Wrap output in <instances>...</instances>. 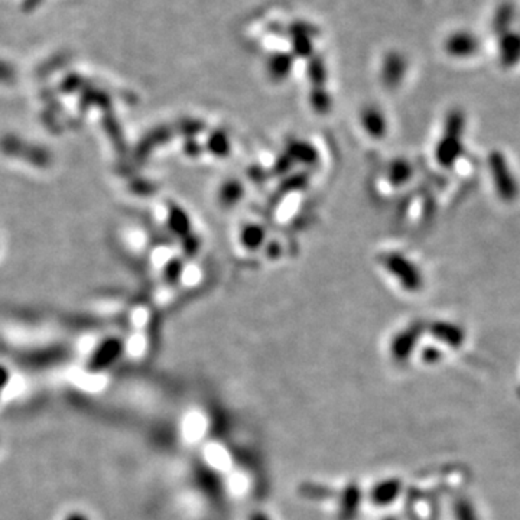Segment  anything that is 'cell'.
I'll return each instance as SVG.
<instances>
[{"instance_id":"52a82bcc","label":"cell","mask_w":520,"mask_h":520,"mask_svg":"<svg viewBox=\"0 0 520 520\" xmlns=\"http://www.w3.org/2000/svg\"><path fill=\"white\" fill-rule=\"evenodd\" d=\"M262 237H263L262 229L256 225H252V226H246L241 230L240 241L241 244H244V247H247V249H258V247L260 246Z\"/></svg>"},{"instance_id":"8992f818","label":"cell","mask_w":520,"mask_h":520,"mask_svg":"<svg viewBox=\"0 0 520 520\" xmlns=\"http://www.w3.org/2000/svg\"><path fill=\"white\" fill-rule=\"evenodd\" d=\"M412 166L408 164V161H394L387 171L389 181L393 184L392 187H402L406 184L412 177Z\"/></svg>"},{"instance_id":"277c9868","label":"cell","mask_w":520,"mask_h":520,"mask_svg":"<svg viewBox=\"0 0 520 520\" xmlns=\"http://www.w3.org/2000/svg\"><path fill=\"white\" fill-rule=\"evenodd\" d=\"M479 39L467 31L455 32L447 42V49L450 55L454 57H472L479 51Z\"/></svg>"},{"instance_id":"3957f363","label":"cell","mask_w":520,"mask_h":520,"mask_svg":"<svg viewBox=\"0 0 520 520\" xmlns=\"http://www.w3.org/2000/svg\"><path fill=\"white\" fill-rule=\"evenodd\" d=\"M383 265L392 276H396L398 282L406 288V291L416 292L422 286V275L419 269L406 258L399 253H390L383 258Z\"/></svg>"},{"instance_id":"7a4b0ae2","label":"cell","mask_w":520,"mask_h":520,"mask_svg":"<svg viewBox=\"0 0 520 520\" xmlns=\"http://www.w3.org/2000/svg\"><path fill=\"white\" fill-rule=\"evenodd\" d=\"M488 166L491 172V178L496 187L498 194L505 201H513L517 196V184L514 177L512 175V171L500 152H493L488 158Z\"/></svg>"},{"instance_id":"5b68a950","label":"cell","mask_w":520,"mask_h":520,"mask_svg":"<svg viewBox=\"0 0 520 520\" xmlns=\"http://www.w3.org/2000/svg\"><path fill=\"white\" fill-rule=\"evenodd\" d=\"M361 125L366 133L375 139H382L386 136L387 132V125H386V119L383 113L375 110V109H368L363 113L361 116Z\"/></svg>"},{"instance_id":"6da1fadb","label":"cell","mask_w":520,"mask_h":520,"mask_svg":"<svg viewBox=\"0 0 520 520\" xmlns=\"http://www.w3.org/2000/svg\"><path fill=\"white\" fill-rule=\"evenodd\" d=\"M464 131V117L461 113L454 112L448 116L447 125H445V132L442 135L441 142L436 146V161L442 166H451L457 161L461 154L462 143L461 136Z\"/></svg>"}]
</instances>
